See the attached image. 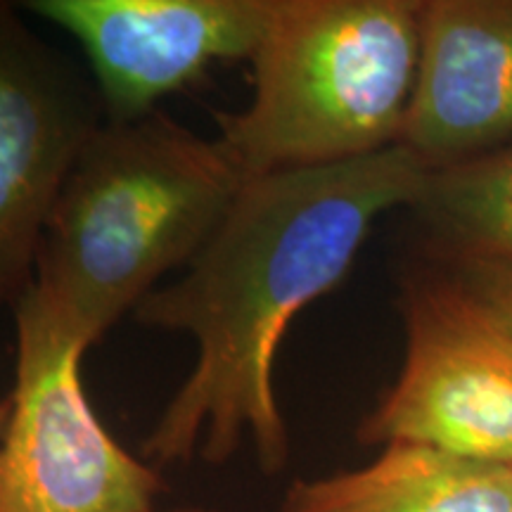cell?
<instances>
[{"label": "cell", "mask_w": 512, "mask_h": 512, "mask_svg": "<svg viewBox=\"0 0 512 512\" xmlns=\"http://www.w3.org/2000/svg\"><path fill=\"white\" fill-rule=\"evenodd\" d=\"M176 512H216V510H200V508H188V510H176Z\"/></svg>", "instance_id": "4fadbf2b"}, {"label": "cell", "mask_w": 512, "mask_h": 512, "mask_svg": "<svg viewBox=\"0 0 512 512\" xmlns=\"http://www.w3.org/2000/svg\"><path fill=\"white\" fill-rule=\"evenodd\" d=\"M408 209L441 259L512 261V143L427 171Z\"/></svg>", "instance_id": "30bf717a"}, {"label": "cell", "mask_w": 512, "mask_h": 512, "mask_svg": "<svg viewBox=\"0 0 512 512\" xmlns=\"http://www.w3.org/2000/svg\"><path fill=\"white\" fill-rule=\"evenodd\" d=\"M27 8L79 43L105 121H133L214 64L249 60L271 0H36Z\"/></svg>", "instance_id": "52a82bcc"}, {"label": "cell", "mask_w": 512, "mask_h": 512, "mask_svg": "<svg viewBox=\"0 0 512 512\" xmlns=\"http://www.w3.org/2000/svg\"><path fill=\"white\" fill-rule=\"evenodd\" d=\"M8 415H10L8 399H3V401H0V437H3V430H5V422H8Z\"/></svg>", "instance_id": "7c38bea8"}, {"label": "cell", "mask_w": 512, "mask_h": 512, "mask_svg": "<svg viewBox=\"0 0 512 512\" xmlns=\"http://www.w3.org/2000/svg\"><path fill=\"white\" fill-rule=\"evenodd\" d=\"M278 512H512V467L392 441L358 470L297 479Z\"/></svg>", "instance_id": "9c48e42d"}, {"label": "cell", "mask_w": 512, "mask_h": 512, "mask_svg": "<svg viewBox=\"0 0 512 512\" xmlns=\"http://www.w3.org/2000/svg\"><path fill=\"white\" fill-rule=\"evenodd\" d=\"M451 275L512 332V261L467 259L451 264Z\"/></svg>", "instance_id": "8fae6325"}, {"label": "cell", "mask_w": 512, "mask_h": 512, "mask_svg": "<svg viewBox=\"0 0 512 512\" xmlns=\"http://www.w3.org/2000/svg\"><path fill=\"white\" fill-rule=\"evenodd\" d=\"M252 100L216 114L247 178L320 169L399 145L420 62V0H271Z\"/></svg>", "instance_id": "3957f363"}, {"label": "cell", "mask_w": 512, "mask_h": 512, "mask_svg": "<svg viewBox=\"0 0 512 512\" xmlns=\"http://www.w3.org/2000/svg\"><path fill=\"white\" fill-rule=\"evenodd\" d=\"M102 124L91 74L0 3V311L34 283L55 204Z\"/></svg>", "instance_id": "8992f818"}, {"label": "cell", "mask_w": 512, "mask_h": 512, "mask_svg": "<svg viewBox=\"0 0 512 512\" xmlns=\"http://www.w3.org/2000/svg\"><path fill=\"white\" fill-rule=\"evenodd\" d=\"M247 178L164 112L105 121L55 204L34 287L91 344L219 230Z\"/></svg>", "instance_id": "7a4b0ae2"}, {"label": "cell", "mask_w": 512, "mask_h": 512, "mask_svg": "<svg viewBox=\"0 0 512 512\" xmlns=\"http://www.w3.org/2000/svg\"><path fill=\"white\" fill-rule=\"evenodd\" d=\"M12 313L15 384L0 437V512H157L162 477L112 437L83 387L91 339L34 283Z\"/></svg>", "instance_id": "277c9868"}, {"label": "cell", "mask_w": 512, "mask_h": 512, "mask_svg": "<svg viewBox=\"0 0 512 512\" xmlns=\"http://www.w3.org/2000/svg\"><path fill=\"white\" fill-rule=\"evenodd\" d=\"M399 313L401 373L358 425V439L512 467V332L451 273L408 275Z\"/></svg>", "instance_id": "5b68a950"}, {"label": "cell", "mask_w": 512, "mask_h": 512, "mask_svg": "<svg viewBox=\"0 0 512 512\" xmlns=\"http://www.w3.org/2000/svg\"><path fill=\"white\" fill-rule=\"evenodd\" d=\"M427 166L406 147L320 169L249 178L183 278L157 287L133 316L185 332L197 358L143 441L152 463L221 465L254 441L268 475L290 439L275 396V358L292 320L342 283L373 223L411 207Z\"/></svg>", "instance_id": "6da1fadb"}, {"label": "cell", "mask_w": 512, "mask_h": 512, "mask_svg": "<svg viewBox=\"0 0 512 512\" xmlns=\"http://www.w3.org/2000/svg\"><path fill=\"white\" fill-rule=\"evenodd\" d=\"M512 140V0H420V62L399 145L427 169Z\"/></svg>", "instance_id": "ba28073f"}]
</instances>
